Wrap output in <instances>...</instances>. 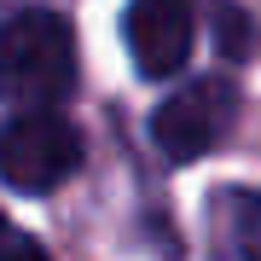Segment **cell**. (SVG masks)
Wrapping results in <instances>:
<instances>
[{"mask_svg": "<svg viewBox=\"0 0 261 261\" xmlns=\"http://www.w3.org/2000/svg\"><path fill=\"white\" fill-rule=\"evenodd\" d=\"M82 163V134L53 111H23L0 128V180L12 192H53Z\"/></svg>", "mask_w": 261, "mask_h": 261, "instance_id": "obj_2", "label": "cell"}, {"mask_svg": "<svg viewBox=\"0 0 261 261\" xmlns=\"http://www.w3.org/2000/svg\"><path fill=\"white\" fill-rule=\"evenodd\" d=\"M0 261H53L29 232H18L12 221H0Z\"/></svg>", "mask_w": 261, "mask_h": 261, "instance_id": "obj_7", "label": "cell"}, {"mask_svg": "<svg viewBox=\"0 0 261 261\" xmlns=\"http://www.w3.org/2000/svg\"><path fill=\"white\" fill-rule=\"evenodd\" d=\"M215 238H221V261H261V192L221 197Z\"/></svg>", "mask_w": 261, "mask_h": 261, "instance_id": "obj_5", "label": "cell"}, {"mask_svg": "<svg viewBox=\"0 0 261 261\" xmlns=\"http://www.w3.org/2000/svg\"><path fill=\"white\" fill-rule=\"evenodd\" d=\"M192 41H197V23L186 0H134L128 6V53L140 64V75L186 70Z\"/></svg>", "mask_w": 261, "mask_h": 261, "instance_id": "obj_4", "label": "cell"}, {"mask_svg": "<svg viewBox=\"0 0 261 261\" xmlns=\"http://www.w3.org/2000/svg\"><path fill=\"white\" fill-rule=\"evenodd\" d=\"M232 111H238V87L232 75H197L180 93H168L151 116V140H157L163 157L174 163H192L203 157L209 145H221V134L232 128Z\"/></svg>", "mask_w": 261, "mask_h": 261, "instance_id": "obj_3", "label": "cell"}, {"mask_svg": "<svg viewBox=\"0 0 261 261\" xmlns=\"http://www.w3.org/2000/svg\"><path fill=\"white\" fill-rule=\"evenodd\" d=\"M75 87V35L58 12H18L0 23V99L18 111H53Z\"/></svg>", "mask_w": 261, "mask_h": 261, "instance_id": "obj_1", "label": "cell"}, {"mask_svg": "<svg viewBox=\"0 0 261 261\" xmlns=\"http://www.w3.org/2000/svg\"><path fill=\"white\" fill-rule=\"evenodd\" d=\"M250 47H255V23H250V12H244V6H221V53L244 58Z\"/></svg>", "mask_w": 261, "mask_h": 261, "instance_id": "obj_6", "label": "cell"}]
</instances>
